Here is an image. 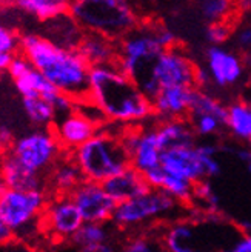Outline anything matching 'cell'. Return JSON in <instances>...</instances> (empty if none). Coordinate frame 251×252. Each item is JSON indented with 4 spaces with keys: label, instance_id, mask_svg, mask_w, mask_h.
<instances>
[{
    "label": "cell",
    "instance_id": "cell-1",
    "mask_svg": "<svg viewBox=\"0 0 251 252\" xmlns=\"http://www.w3.org/2000/svg\"><path fill=\"white\" fill-rule=\"evenodd\" d=\"M19 53L60 94L72 98L76 103L88 100L91 66L77 49L57 46L39 32H25L20 35Z\"/></svg>",
    "mask_w": 251,
    "mask_h": 252
},
{
    "label": "cell",
    "instance_id": "cell-2",
    "mask_svg": "<svg viewBox=\"0 0 251 252\" xmlns=\"http://www.w3.org/2000/svg\"><path fill=\"white\" fill-rule=\"evenodd\" d=\"M88 100L111 125L137 126L154 119L151 100L122 72L117 63L91 68Z\"/></svg>",
    "mask_w": 251,
    "mask_h": 252
},
{
    "label": "cell",
    "instance_id": "cell-3",
    "mask_svg": "<svg viewBox=\"0 0 251 252\" xmlns=\"http://www.w3.org/2000/svg\"><path fill=\"white\" fill-rule=\"evenodd\" d=\"M162 22L143 19L142 23L117 42V66L149 100L160 91L156 69L165 53L159 39Z\"/></svg>",
    "mask_w": 251,
    "mask_h": 252
},
{
    "label": "cell",
    "instance_id": "cell-4",
    "mask_svg": "<svg viewBox=\"0 0 251 252\" xmlns=\"http://www.w3.org/2000/svg\"><path fill=\"white\" fill-rule=\"evenodd\" d=\"M157 231L167 252H225L236 242L225 238L228 224L217 212H196V216L168 221Z\"/></svg>",
    "mask_w": 251,
    "mask_h": 252
},
{
    "label": "cell",
    "instance_id": "cell-5",
    "mask_svg": "<svg viewBox=\"0 0 251 252\" xmlns=\"http://www.w3.org/2000/svg\"><path fill=\"white\" fill-rule=\"evenodd\" d=\"M123 126L108 123L70 156L77 163L86 182L105 183L131 166L130 154L122 142Z\"/></svg>",
    "mask_w": 251,
    "mask_h": 252
},
{
    "label": "cell",
    "instance_id": "cell-6",
    "mask_svg": "<svg viewBox=\"0 0 251 252\" xmlns=\"http://www.w3.org/2000/svg\"><path fill=\"white\" fill-rule=\"evenodd\" d=\"M70 14L83 32L100 34L116 42L145 19L131 3L123 0H76L70 3Z\"/></svg>",
    "mask_w": 251,
    "mask_h": 252
},
{
    "label": "cell",
    "instance_id": "cell-7",
    "mask_svg": "<svg viewBox=\"0 0 251 252\" xmlns=\"http://www.w3.org/2000/svg\"><path fill=\"white\" fill-rule=\"evenodd\" d=\"M182 205L160 189H149L141 197L119 203L111 224L122 234H133L165 223L167 216L176 212Z\"/></svg>",
    "mask_w": 251,
    "mask_h": 252
},
{
    "label": "cell",
    "instance_id": "cell-8",
    "mask_svg": "<svg viewBox=\"0 0 251 252\" xmlns=\"http://www.w3.org/2000/svg\"><path fill=\"white\" fill-rule=\"evenodd\" d=\"M48 200L46 191H19L0 182V214L16 237L28 234L36 226L39 228Z\"/></svg>",
    "mask_w": 251,
    "mask_h": 252
},
{
    "label": "cell",
    "instance_id": "cell-9",
    "mask_svg": "<svg viewBox=\"0 0 251 252\" xmlns=\"http://www.w3.org/2000/svg\"><path fill=\"white\" fill-rule=\"evenodd\" d=\"M8 153L14 156L25 168L42 175H46L56 163L65 156V151L62 149L56 138L53 128H36L30 132H25L23 135L14 138Z\"/></svg>",
    "mask_w": 251,
    "mask_h": 252
},
{
    "label": "cell",
    "instance_id": "cell-10",
    "mask_svg": "<svg viewBox=\"0 0 251 252\" xmlns=\"http://www.w3.org/2000/svg\"><path fill=\"white\" fill-rule=\"evenodd\" d=\"M8 74L22 97L46 98L48 102H51L56 106L59 117L70 114L71 111L76 109L77 103L72 98L60 94L39 71L33 68L30 60L20 53L12 57L8 68Z\"/></svg>",
    "mask_w": 251,
    "mask_h": 252
},
{
    "label": "cell",
    "instance_id": "cell-11",
    "mask_svg": "<svg viewBox=\"0 0 251 252\" xmlns=\"http://www.w3.org/2000/svg\"><path fill=\"white\" fill-rule=\"evenodd\" d=\"M83 219L70 195H49L39 229L54 242L71 243L82 228Z\"/></svg>",
    "mask_w": 251,
    "mask_h": 252
},
{
    "label": "cell",
    "instance_id": "cell-12",
    "mask_svg": "<svg viewBox=\"0 0 251 252\" xmlns=\"http://www.w3.org/2000/svg\"><path fill=\"white\" fill-rule=\"evenodd\" d=\"M197 69L191 56L188 54L182 45H176L160 56L156 77L162 88H196Z\"/></svg>",
    "mask_w": 251,
    "mask_h": 252
},
{
    "label": "cell",
    "instance_id": "cell-13",
    "mask_svg": "<svg viewBox=\"0 0 251 252\" xmlns=\"http://www.w3.org/2000/svg\"><path fill=\"white\" fill-rule=\"evenodd\" d=\"M70 197L77 206L83 223H111L117 208L100 183L85 180Z\"/></svg>",
    "mask_w": 251,
    "mask_h": 252
},
{
    "label": "cell",
    "instance_id": "cell-14",
    "mask_svg": "<svg viewBox=\"0 0 251 252\" xmlns=\"http://www.w3.org/2000/svg\"><path fill=\"white\" fill-rule=\"evenodd\" d=\"M205 63L211 83L219 88L237 85L247 72L244 57L225 46H208L205 51Z\"/></svg>",
    "mask_w": 251,
    "mask_h": 252
},
{
    "label": "cell",
    "instance_id": "cell-15",
    "mask_svg": "<svg viewBox=\"0 0 251 252\" xmlns=\"http://www.w3.org/2000/svg\"><path fill=\"white\" fill-rule=\"evenodd\" d=\"M53 132L59 140L62 149L65 151V154H71L82 145H85L88 140H91L99 132V128L76 108L70 114H65L57 119V122L53 126Z\"/></svg>",
    "mask_w": 251,
    "mask_h": 252
},
{
    "label": "cell",
    "instance_id": "cell-16",
    "mask_svg": "<svg viewBox=\"0 0 251 252\" xmlns=\"http://www.w3.org/2000/svg\"><path fill=\"white\" fill-rule=\"evenodd\" d=\"M160 166L193 183L208 182L202 156H200L197 146L165 151L160 157Z\"/></svg>",
    "mask_w": 251,
    "mask_h": 252
},
{
    "label": "cell",
    "instance_id": "cell-17",
    "mask_svg": "<svg viewBox=\"0 0 251 252\" xmlns=\"http://www.w3.org/2000/svg\"><path fill=\"white\" fill-rule=\"evenodd\" d=\"M193 90L194 88H162L151 100L154 120L186 119L191 106Z\"/></svg>",
    "mask_w": 251,
    "mask_h": 252
},
{
    "label": "cell",
    "instance_id": "cell-18",
    "mask_svg": "<svg viewBox=\"0 0 251 252\" xmlns=\"http://www.w3.org/2000/svg\"><path fill=\"white\" fill-rule=\"evenodd\" d=\"M0 182L6 188L19 191H46V175L25 168L9 153L0 160Z\"/></svg>",
    "mask_w": 251,
    "mask_h": 252
},
{
    "label": "cell",
    "instance_id": "cell-19",
    "mask_svg": "<svg viewBox=\"0 0 251 252\" xmlns=\"http://www.w3.org/2000/svg\"><path fill=\"white\" fill-rule=\"evenodd\" d=\"M85 182V177L70 154H65L46 174L49 195H71Z\"/></svg>",
    "mask_w": 251,
    "mask_h": 252
},
{
    "label": "cell",
    "instance_id": "cell-20",
    "mask_svg": "<svg viewBox=\"0 0 251 252\" xmlns=\"http://www.w3.org/2000/svg\"><path fill=\"white\" fill-rule=\"evenodd\" d=\"M143 177L148 182L149 188L160 189V191L167 192L168 195L178 200L182 206L193 208L196 183L186 180V179H182L179 175H174L162 166L143 174Z\"/></svg>",
    "mask_w": 251,
    "mask_h": 252
},
{
    "label": "cell",
    "instance_id": "cell-21",
    "mask_svg": "<svg viewBox=\"0 0 251 252\" xmlns=\"http://www.w3.org/2000/svg\"><path fill=\"white\" fill-rule=\"evenodd\" d=\"M102 186L107 191V194L117 205L123 203V201L133 200L136 197H141L151 189L148 182L145 180L143 174L134 169L133 166L116 174L114 177L108 179L105 183H102Z\"/></svg>",
    "mask_w": 251,
    "mask_h": 252
},
{
    "label": "cell",
    "instance_id": "cell-22",
    "mask_svg": "<svg viewBox=\"0 0 251 252\" xmlns=\"http://www.w3.org/2000/svg\"><path fill=\"white\" fill-rule=\"evenodd\" d=\"M77 51L91 68H97L117 63L119 45L105 35L85 32Z\"/></svg>",
    "mask_w": 251,
    "mask_h": 252
},
{
    "label": "cell",
    "instance_id": "cell-23",
    "mask_svg": "<svg viewBox=\"0 0 251 252\" xmlns=\"http://www.w3.org/2000/svg\"><path fill=\"white\" fill-rule=\"evenodd\" d=\"M156 134L162 154L165 151L194 148L197 145V135L186 119H174L165 122L156 120Z\"/></svg>",
    "mask_w": 251,
    "mask_h": 252
},
{
    "label": "cell",
    "instance_id": "cell-24",
    "mask_svg": "<svg viewBox=\"0 0 251 252\" xmlns=\"http://www.w3.org/2000/svg\"><path fill=\"white\" fill-rule=\"evenodd\" d=\"M42 25L45 31L39 34H42L45 39L53 42L54 45L67 48V49H77L82 42V37L85 34L83 30L79 27V23L72 19L70 12L57 16Z\"/></svg>",
    "mask_w": 251,
    "mask_h": 252
},
{
    "label": "cell",
    "instance_id": "cell-25",
    "mask_svg": "<svg viewBox=\"0 0 251 252\" xmlns=\"http://www.w3.org/2000/svg\"><path fill=\"white\" fill-rule=\"evenodd\" d=\"M119 231L111 223H83L71 240L74 249H86L119 240Z\"/></svg>",
    "mask_w": 251,
    "mask_h": 252
},
{
    "label": "cell",
    "instance_id": "cell-26",
    "mask_svg": "<svg viewBox=\"0 0 251 252\" xmlns=\"http://www.w3.org/2000/svg\"><path fill=\"white\" fill-rule=\"evenodd\" d=\"M22 108L28 122L39 129H51L59 119L56 106L42 97H22Z\"/></svg>",
    "mask_w": 251,
    "mask_h": 252
},
{
    "label": "cell",
    "instance_id": "cell-27",
    "mask_svg": "<svg viewBox=\"0 0 251 252\" xmlns=\"http://www.w3.org/2000/svg\"><path fill=\"white\" fill-rule=\"evenodd\" d=\"M70 3L65 0H19L14 5L23 12L45 23L57 16L70 12Z\"/></svg>",
    "mask_w": 251,
    "mask_h": 252
},
{
    "label": "cell",
    "instance_id": "cell-28",
    "mask_svg": "<svg viewBox=\"0 0 251 252\" xmlns=\"http://www.w3.org/2000/svg\"><path fill=\"white\" fill-rule=\"evenodd\" d=\"M120 252H167L157 228L125 234L120 238Z\"/></svg>",
    "mask_w": 251,
    "mask_h": 252
},
{
    "label": "cell",
    "instance_id": "cell-29",
    "mask_svg": "<svg viewBox=\"0 0 251 252\" xmlns=\"http://www.w3.org/2000/svg\"><path fill=\"white\" fill-rule=\"evenodd\" d=\"M213 116L217 120H220L225 126L228 122V106L223 105L219 98H216L211 93L207 90H199L194 88L193 90V98H191V106L188 116Z\"/></svg>",
    "mask_w": 251,
    "mask_h": 252
},
{
    "label": "cell",
    "instance_id": "cell-30",
    "mask_svg": "<svg viewBox=\"0 0 251 252\" xmlns=\"http://www.w3.org/2000/svg\"><path fill=\"white\" fill-rule=\"evenodd\" d=\"M227 131L239 140L251 142V106L245 102L228 105Z\"/></svg>",
    "mask_w": 251,
    "mask_h": 252
},
{
    "label": "cell",
    "instance_id": "cell-31",
    "mask_svg": "<svg viewBox=\"0 0 251 252\" xmlns=\"http://www.w3.org/2000/svg\"><path fill=\"white\" fill-rule=\"evenodd\" d=\"M197 11L207 25L231 20L241 16V8L228 0H204L197 3Z\"/></svg>",
    "mask_w": 251,
    "mask_h": 252
},
{
    "label": "cell",
    "instance_id": "cell-32",
    "mask_svg": "<svg viewBox=\"0 0 251 252\" xmlns=\"http://www.w3.org/2000/svg\"><path fill=\"white\" fill-rule=\"evenodd\" d=\"M239 19H241V16L236 19H231V20L208 23L205 27V39L210 43V46H223L225 43H228L231 40L234 27Z\"/></svg>",
    "mask_w": 251,
    "mask_h": 252
},
{
    "label": "cell",
    "instance_id": "cell-33",
    "mask_svg": "<svg viewBox=\"0 0 251 252\" xmlns=\"http://www.w3.org/2000/svg\"><path fill=\"white\" fill-rule=\"evenodd\" d=\"M231 49L242 57L251 54V19L237 20L231 37Z\"/></svg>",
    "mask_w": 251,
    "mask_h": 252
},
{
    "label": "cell",
    "instance_id": "cell-34",
    "mask_svg": "<svg viewBox=\"0 0 251 252\" xmlns=\"http://www.w3.org/2000/svg\"><path fill=\"white\" fill-rule=\"evenodd\" d=\"M186 120L190 122L191 128L194 129L197 137H213L219 134L220 131L227 129V126L213 116H202V114L188 116Z\"/></svg>",
    "mask_w": 251,
    "mask_h": 252
},
{
    "label": "cell",
    "instance_id": "cell-35",
    "mask_svg": "<svg viewBox=\"0 0 251 252\" xmlns=\"http://www.w3.org/2000/svg\"><path fill=\"white\" fill-rule=\"evenodd\" d=\"M20 32L0 23V54L16 56L20 49Z\"/></svg>",
    "mask_w": 251,
    "mask_h": 252
},
{
    "label": "cell",
    "instance_id": "cell-36",
    "mask_svg": "<svg viewBox=\"0 0 251 252\" xmlns=\"http://www.w3.org/2000/svg\"><path fill=\"white\" fill-rule=\"evenodd\" d=\"M14 238H16L14 231L9 228L5 219L2 217V214H0V249L9 246L12 242H14Z\"/></svg>",
    "mask_w": 251,
    "mask_h": 252
},
{
    "label": "cell",
    "instance_id": "cell-37",
    "mask_svg": "<svg viewBox=\"0 0 251 252\" xmlns=\"http://www.w3.org/2000/svg\"><path fill=\"white\" fill-rule=\"evenodd\" d=\"M225 252H251V234H242Z\"/></svg>",
    "mask_w": 251,
    "mask_h": 252
},
{
    "label": "cell",
    "instance_id": "cell-38",
    "mask_svg": "<svg viewBox=\"0 0 251 252\" xmlns=\"http://www.w3.org/2000/svg\"><path fill=\"white\" fill-rule=\"evenodd\" d=\"M76 252H120V238H119V240H114V242L96 246V248L76 249Z\"/></svg>",
    "mask_w": 251,
    "mask_h": 252
},
{
    "label": "cell",
    "instance_id": "cell-39",
    "mask_svg": "<svg viewBox=\"0 0 251 252\" xmlns=\"http://www.w3.org/2000/svg\"><path fill=\"white\" fill-rule=\"evenodd\" d=\"M236 156L245 165L247 171L251 174V149H237Z\"/></svg>",
    "mask_w": 251,
    "mask_h": 252
},
{
    "label": "cell",
    "instance_id": "cell-40",
    "mask_svg": "<svg viewBox=\"0 0 251 252\" xmlns=\"http://www.w3.org/2000/svg\"><path fill=\"white\" fill-rule=\"evenodd\" d=\"M12 57H14V56H9V54H0V74L8 72V68H9V63H11Z\"/></svg>",
    "mask_w": 251,
    "mask_h": 252
},
{
    "label": "cell",
    "instance_id": "cell-41",
    "mask_svg": "<svg viewBox=\"0 0 251 252\" xmlns=\"http://www.w3.org/2000/svg\"><path fill=\"white\" fill-rule=\"evenodd\" d=\"M8 151H9V146L2 140V138H0V160L3 158V156L8 153Z\"/></svg>",
    "mask_w": 251,
    "mask_h": 252
},
{
    "label": "cell",
    "instance_id": "cell-42",
    "mask_svg": "<svg viewBox=\"0 0 251 252\" xmlns=\"http://www.w3.org/2000/svg\"><path fill=\"white\" fill-rule=\"evenodd\" d=\"M244 62H245L247 69H250V71H251V54H248L247 57H244Z\"/></svg>",
    "mask_w": 251,
    "mask_h": 252
},
{
    "label": "cell",
    "instance_id": "cell-43",
    "mask_svg": "<svg viewBox=\"0 0 251 252\" xmlns=\"http://www.w3.org/2000/svg\"><path fill=\"white\" fill-rule=\"evenodd\" d=\"M0 252H8V251H6V248H3V249H0Z\"/></svg>",
    "mask_w": 251,
    "mask_h": 252
},
{
    "label": "cell",
    "instance_id": "cell-44",
    "mask_svg": "<svg viewBox=\"0 0 251 252\" xmlns=\"http://www.w3.org/2000/svg\"><path fill=\"white\" fill-rule=\"evenodd\" d=\"M248 105H250V106H251V102H250V103H248Z\"/></svg>",
    "mask_w": 251,
    "mask_h": 252
}]
</instances>
